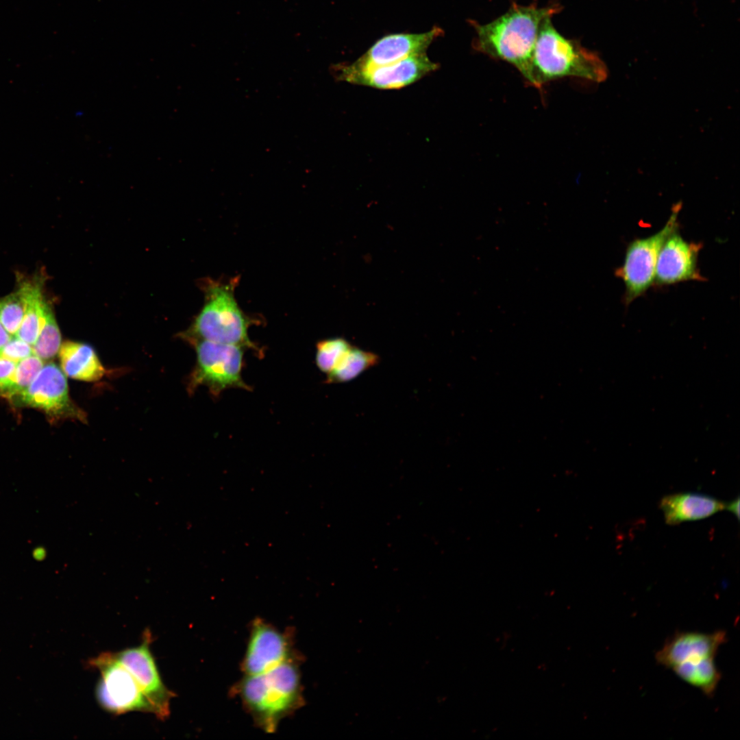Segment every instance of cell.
<instances>
[{"label":"cell","mask_w":740,"mask_h":740,"mask_svg":"<svg viewBox=\"0 0 740 740\" xmlns=\"http://www.w3.org/2000/svg\"><path fill=\"white\" fill-rule=\"evenodd\" d=\"M715 658H707L696 662H685L671 669L682 680L712 697L715 692L721 674L716 667Z\"/></svg>","instance_id":"19"},{"label":"cell","mask_w":740,"mask_h":740,"mask_svg":"<svg viewBox=\"0 0 740 740\" xmlns=\"http://www.w3.org/2000/svg\"><path fill=\"white\" fill-rule=\"evenodd\" d=\"M438 67L439 64L424 53L393 63L368 68L356 67L352 63L338 64L332 67V71L338 80L385 90L407 86L436 71Z\"/></svg>","instance_id":"8"},{"label":"cell","mask_w":740,"mask_h":740,"mask_svg":"<svg viewBox=\"0 0 740 740\" xmlns=\"http://www.w3.org/2000/svg\"><path fill=\"white\" fill-rule=\"evenodd\" d=\"M238 279L227 282L207 280L204 284L205 302L191 327L184 334L190 340H206L241 345L254 349L260 356L262 351L248 335L257 320L249 317L238 306L234 291Z\"/></svg>","instance_id":"4"},{"label":"cell","mask_w":740,"mask_h":740,"mask_svg":"<svg viewBox=\"0 0 740 740\" xmlns=\"http://www.w3.org/2000/svg\"><path fill=\"white\" fill-rule=\"evenodd\" d=\"M18 289L23 300L24 314L16 336L32 346L39 335L47 303L37 282H25Z\"/></svg>","instance_id":"17"},{"label":"cell","mask_w":740,"mask_h":740,"mask_svg":"<svg viewBox=\"0 0 740 740\" xmlns=\"http://www.w3.org/2000/svg\"><path fill=\"white\" fill-rule=\"evenodd\" d=\"M727 641L724 631L711 633L680 632L665 641L657 651L655 658L658 664L671 669L685 662H696L715 658L719 648Z\"/></svg>","instance_id":"14"},{"label":"cell","mask_w":740,"mask_h":740,"mask_svg":"<svg viewBox=\"0 0 740 740\" xmlns=\"http://www.w3.org/2000/svg\"><path fill=\"white\" fill-rule=\"evenodd\" d=\"M16 397L21 404L43 410L51 417L86 421L84 412L69 397L65 374L53 362L45 364L29 386Z\"/></svg>","instance_id":"9"},{"label":"cell","mask_w":740,"mask_h":740,"mask_svg":"<svg viewBox=\"0 0 740 740\" xmlns=\"http://www.w3.org/2000/svg\"><path fill=\"white\" fill-rule=\"evenodd\" d=\"M297 657L256 675H245L234 693L258 728L273 733L304 702Z\"/></svg>","instance_id":"2"},{"label":"cell","mask_w":740,"mask_h":740,"mask_svg":"<svg viewBox=\"0 0 740 740\" xmlns=\"http://www.w3.org/2000/svg\"><path fill=\"white\" fill-rule=\"evenodd\" d=\"M34 354L32 346L17 336H12L10 341L0 348V356L16 362Z\"/></svg>","instance_id":"24"},{"label":"cell","mask_w":740,"mask_h":740,"mask_svg":"<svg viewBox=\"0 0 740 740\" xmlns=\"http://www.w3.org/2000/svg\"><path fill=\"white\" fill-rule=\"evenodd\" d=\"M352 346L345 338L335 337L319 341L316 345L315 363L326 375L334 367L340 358Z\"/></svg>","instance_id":"22"},{"label":"cell","mask_w":740,"mask_h":740,"mask_svg":"<svg viewBox=\"0 0 740 740\" xmlns=\"http://www.w3.org/2000/svg\"><path fill=\"white\" fill-rule=\"evenodd\" d=\"M197 361L189 379L192 392L201 385L208 388L214 397L226 389L251 390L242 378L245 347L206 340H190Z\"/></svg>","instance_id":"5"},{"label":"cell","mask_w":740,"mask_h":740,"mask_svg":"<svg viewBox=\"0 0 740 740\" xmlns=\"http://www.w3.org/2000/svg\"><path fill=\"white\" fill-rule=\"evenodd\" d=\"M88 664L100 672L95 693L105 711L115 715L131 711L154 713L137 680L113 652L101 653Z\"/></svg>","instance_id":"6"},{"label":"cell","mask_w":740,"mask_h":740,"mask_svg":"<svg viewBox=\"0 0 740 740\" xmlns=\"http://www.w3.org/2000/svg\"><path fill=\"white\" fill-rule=\"evenodd\" d=\"M558 4L539 8L514 3L506 12L493 21H471L476 36L473 47L492 58L506 61L526 80L540 26L543 20L561 10Z\"/></svg>","instance_id":"1"},{"label":"cell","mask_w":740,"mask_h":740,"mask_svg":"<svg viewBox=\"0 0 740 740\" xmlns=\"http://www.w3.org/2000/svg\"><path fill=\"white\" fill-rule=\"evenodd\" d=\"M701 243L688 242L674 231L665 241L658 256L654 282L663 286L689 280L702 281L697 267Z\"/></svg>","instance_id":"12"},{"label":"cell","mask_w":740,"mask_h":740,"mask_svg":"<svg viewBox=\"0 0 740 740\" xmlns=\"http://www.w3.org/2000/svg\"><path fill=\"white\" fill-rule=\"evenodd\" d=\"M659 507L665 522L676 525L708 517L725 508V502L698 493H680L663 497Z\"/></svg>","instance_id":"15"},{"label":"cell","mask_w":740,"mask_h":740,"mask_svg":"<svg viewBox=\"0 0 740 740\" xmlns=\"http://www.w3.org/2000/svg\"><path fill=\"white\" fill-rule=\"evenodd\" d=\"M681 204H676L664 227L656 233L630 243L623 264L615 275L625 285L624 301L630 304L642 295L654 282L659 251L666 238L678 229Z\"/></svg>","instance_id":"7"},{"label":"cell","mask_w":740,"mask_h":740,"mask_svg":"<svg viewBox=\"0 0 740 740\" xmlns=\"http://www.w3.org/2000/svg\"><path fill=\"white\" fill-rule=\"evenodd\" d=\"M12 335L5 330L0 321V348L4 346L12 338Z\"/></svg>","instance_id":"27"},{"label":"cell","mask_w":740,"mask_h":740,"mask_svg":"<svg viewBox=\"0 0 740 740\" xmlns=\"http://www.w3.org/2000/svg\"><path fill=\"white\" fill-rule=\"evenodd\" d=\"M58 355L62 371L72 379L94 382L105 374L95 350L88 344L65 341L61 344Z\"/></svg>","instance_id":"16"},{"label":"cell","mask_w":740,"mask_h":740,"mask_svg":"<svg viewBox=\"0 0 740 740\" xmlns=\"http://www.w3.org/2000/svg\"><path fill=\"white\" fill-rule=\"evenodd\" d=\"M44 365L43 360L35 354L19 361L10 377L0 384V396L9 399L18 396L29 386Z\"/></svg>","instance_id":"20"},{"label":"cell","mask_w":740,"mask_h":740,"mask_svg":"<svg viewBox=\"0 0 740 740\" xmlns=\"http://www.w3.org/2000/svg\"><path fill=\"white\" fill-rule=\"evenodd\" d=\"M60 346L59 327L53 310L47 304L39 335L32 345L34 353L42 360H49L58 354Z\"/></svg>","instance_id":"21"},{"label":"cell","mask_w":740,"mask_h":740,"mask_svg":"<svg viewBox=\"0 0 740 740\" xmlns=\"http://www.w3.org/2000/svg\"><path fill=\"white\" fill-rule=\"evenodd\" d=\"M551 18H545L540 26L526 82L540 88L552 80L565 77L604 81L607 69L600 57L577 40L561 35Z\"/></svg>","instance_id":"3"},{"label":"cell","mask_w":740,"mask_h":740,"mask_svg":"<svg viewBox=\"0 0 740 740\" xmlns=\"http://www.w3.org/2000/svg\"><path fill=\"white\" fill-rule=\"evenodd\" d=\"M140 645L113 652L115 657L135 677L153 708V715L161 720L170 715L171 700L175 693L164 684L150 650L152 635L146 630Z\"/></svg>","instance_id":"10"},{"label":"cell","mask_w":740,"mask_h":740,"mask_svg":"<svg viewBox=\"0 0 740 740\" xmlns=\"http://www.w3.org/2000/svg\"><path fill=\"white\" fill-rule=\"evenodd\" d=\"M380 362V356L352 345L327 374L325 383L338 384L353 380Z\"/></svg>","instance_id":"18"},{"label":"cell","mask_w":740,"mask_h":740,"mask_svg":"<svg viewBox=\"0 0 740 740\" xmlns=\"http://www.w3.org/2000/svg\"><path fill=\"white\" fill-rule=\"evenodd\" d=\"M34 555L36 559H42L45 556V552L43 549L38 548V550H35Z\"/></svg>","instance_id":"28"},{"label":"cell","mask_w":740,"mask_h":740,"mask_svg":"<svg viewBox=\"0 0 740 740\" xmlns=\"http://www.w3.org/2000/svg\"><path fill=\"white\" fill-rule=\"evenodd\" d=\"M724 509H726L728 511L731 512L739 519V498L737 497L735 500H733L732 501H731V502H730L728 503H725V508Z\"/></svg>","instance_id":"26"},{"label":"cell","mask_w":740,"mask_h":740,"mask_svg":"<svg viewBox=\"0 0 740 740\" xmlns=\"http://www.w3.org/2000/svg\"><path fill=\"white\" fill-rule=\"evenodd\" d=\"M24 314V304L19 289L0 300V321L12 335L16 334Z\"/></svg>","instance_id":"23"},{"label":"cell","mask_w":740,"mask_h":740,"mask_svg":"<svg viewBox=\"0 0 740 740\" xmlns=\"http://www.w3.org/2000/svg\"><path fill=\"white\" fill-rule=\"evenodd\" d=\"M17 363L14 360L0 356V384L10 377Z\"/></svg>","instance_id":"25"},{"label":"cell","mask_w":740,"mask_h":740,"mask_svg":"<svg viewBox=\"0 0 740 740\" xmlns=\"http://www.w3.org/2000/svg\"><path fill=\"white\" fill-rule=\"evenodd\" d=\"M295 657L289 634L262 619L253 621L241 663L244 675L266 672Z\"/></svg>","instance_id":"11"},{"label":"cell","mask_w":740,"mask_h":740,"mask_svg":"<svg viewBox=\"0 0 740 740\" xmlns=\"http://www.w3.org/2000/svg\"><path fill=\"white\" fill-rule=\"evenodd\" d=\"M443 31L434 27L420 34H393L377 40L361 57L352 64L368 68L393 63L406 58L424 53Z\"/></svg>","instance_id":"13"}]
</instances>
